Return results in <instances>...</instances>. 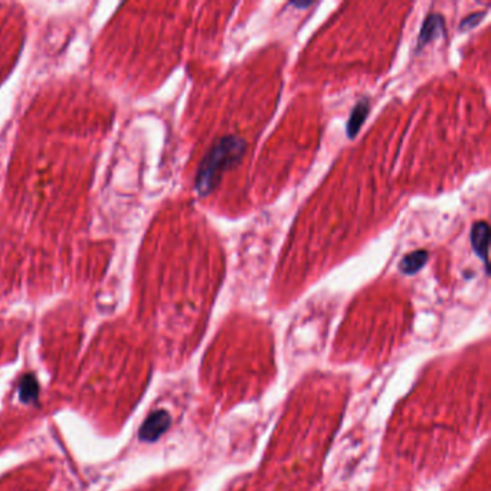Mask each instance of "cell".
I'll list each match as a JSON object with an SVG mask.
<instances>
[{"label":"cell","instance_id":"5","mask_svg":"<svg viewBox=\"0 0 491 491\" xmlns=\"http://www.w3.org/2000/svg\"><path fill=\"white\" fill-rule=\"evenodd\" d=\"M369 111H370V102L368 98L360 99L355 105V109L352 110V113H350V117H348V121L346 126V131H347V135L350 138L356 137V134L362 128V124L365 123L366 117L369 116Z\"/></svg>","mask_w":491,"mask_h":491},{"label":"cell","instance_id":"4","mask_svg":"<svg viewBox=\"0 0 491 491\" xmlns=\"http://www.w3.org/2000/svg\"><path fill=\"white\" fill-rule=\"evenodd\" d=\"M488 238H490V228L488 224L484 221H480L473 225L471 228V245L478 255L485 264V268L488 269Z\"/></svg>","mask_w":491,"mask_h":491},{"label":"cell","instance_id":"6","mask_svg":"<svg viewBox=\"0 0 491 491\" xmlns=\"http://www.w3.org/2000/svg\"><path fill=\"white\" fill-rule=\"evenodd\" d=\"M428 260H430L428 251H425V250L413 251L402 258V261L399 264V269H401V272H404L406 275H413L419 269H423L425 267Z\"/></svg>","mask_w":491,"mask_h":491},{"label":"cell","instance_id":"2","mask_svg":"<svg viewBox=\"0 0 491 491\" xmlns=\"http://www.w3.org/2000/svg\"><path fill=\"white\" fill-rule=\"evenodd\" d=\"M170 415L166 411H156L147 416L145 424L140 428V440L153 442L159 440L170 427Z\"/></svg>","mask_w":491,"mask_h":491},{"label":"cell","instance_id":"8","mask_svg":"<svg viewBox=\"0 0 491 491\" xmlns=\"http://www.w3.org/2000/svg\"><path fill=\"white\" fill-rule=\"evenodd\" d=\"M485 16V12H475V13H471L468 15L466 19H463L461 25H460V29L461 30H468V29H473L475 28L481 19Z\"/></svg>","mask_w":491,"mask_h":491},{"label":"cell","instance_id":"7","mask_svg":"<svg viewBox=\"0 0 491 491\" xmlns=\"http://www.w3.org/2000/svg\"><path fill=\"white\" fill-rule=\"evenodd\" d=\"M38 383L33 375H25L19 383V398L25 404H33L38 399Z\"/></svg>","mask_w":491,"mask_h":491},{"label":"cell","instance_id":"3","mask_svg":"<svg viewBox=\"0 0 491 491\" xmlns=\"http://www.w3.org/2000/svg\"><path fill=\"white\" fill-rule=\"evenodd\" d=\"M445 33L447 32H445L444 18L438 13L430 15L424 22L423 29H420V32H419L418 48H424L427 44L437 40L438 37H445Z\"/></svg>","mask_w":491,"mask_h":491},{"label":"cell","instance_id":"1","mask_svg":"<svg viewBox=\"0 0 491 491\" xmlns=\"http://www.w3.org/2000/svg\"><path fill=\"white\" fill-rule=\"evenodd\" d=\"M247 150V142L236 135H225L218 138L203 157L198 176L196 190L200 196H207L219 185L224 173L236 166Z\"/></svg>","mask_w":491,"mask_h":491}]
</instances>
